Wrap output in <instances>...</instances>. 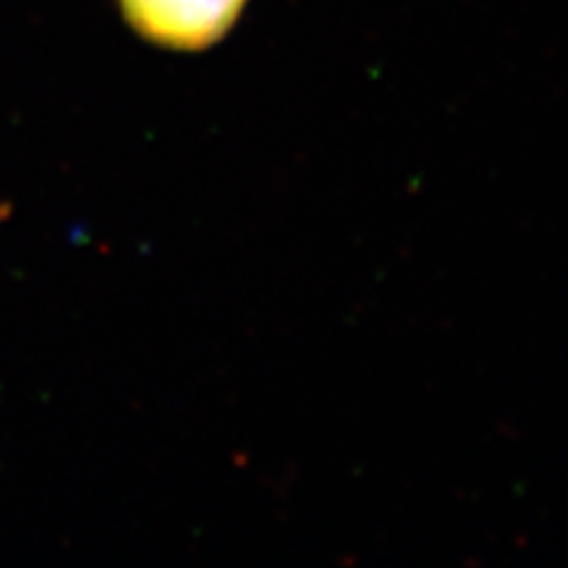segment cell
<instances>
[{
	"label": "cell",
	"mask_w": 568,
	"mask_h": 568,
	"mask_svg": "<svg viewBox=\"0 0 568 568\" xmlns=\"http://www.w3.org/2000/svg\"><path fill=\"white\" fill-rule=\"evenodd\" d=\"M129 24L148 41L197 50L223 39L246 0H119Z\"/></svg>",
	"instance_id": "1"
}]
</instances>
